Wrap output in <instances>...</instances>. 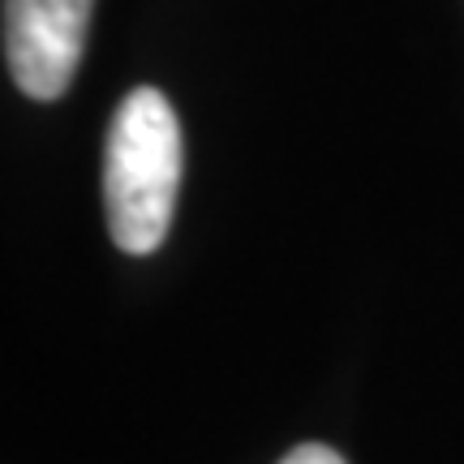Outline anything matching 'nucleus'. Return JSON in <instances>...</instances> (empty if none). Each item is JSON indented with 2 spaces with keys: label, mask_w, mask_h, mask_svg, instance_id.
Returning a JSON list of instances; mask_svg holds the SVG:
<instances>
[{
  "label": "nucleus",
  "mask_w": 464,
  "mask_h": 464,
  "mask_svg": "<svg viewBox=\"0 0 464 464\" xmlns=\"http://www.w3.org/2000/svg\"><path fill=\"white\" fill-rule=\"evenodd\" d=\"M181 189V125L155 86L130 91L112 116L103 150L108 232L125 254L164 246Z\"/></svg>",
  "instance_id": "nucleus-1"
},
{
  "label": "nucleus",
  "mask_w": 464,
  "mask_h": 464,
  "mask_svg": "<svg viewBox=\"0 0 464 464\" xmlns=\"http://www.w3.org/2000/svg\"><path fill=\"white\" fill-rule=\"evenodd\" d=\"M91 0H5V61L31 100H61L78 73Z\"/></svg>",
  "instance_id": "nucleus-2"
},
{
  "label": "nucleus",
  "mask_w": 464,
  "mask_h": 464,
  "mask_svg": "<svg viewBox=\"0 0 464 464\" xmlns=\"http://www.w3.org/2000/svg\"><path fill=\"white\" fill-rule=\"evenodd\" d=\"M280 464H344V460H340L332 448H323V443H305V448L288 451Z\"/></svg>",
  "instance_id": "nucleus-3"
}]
</instances>
